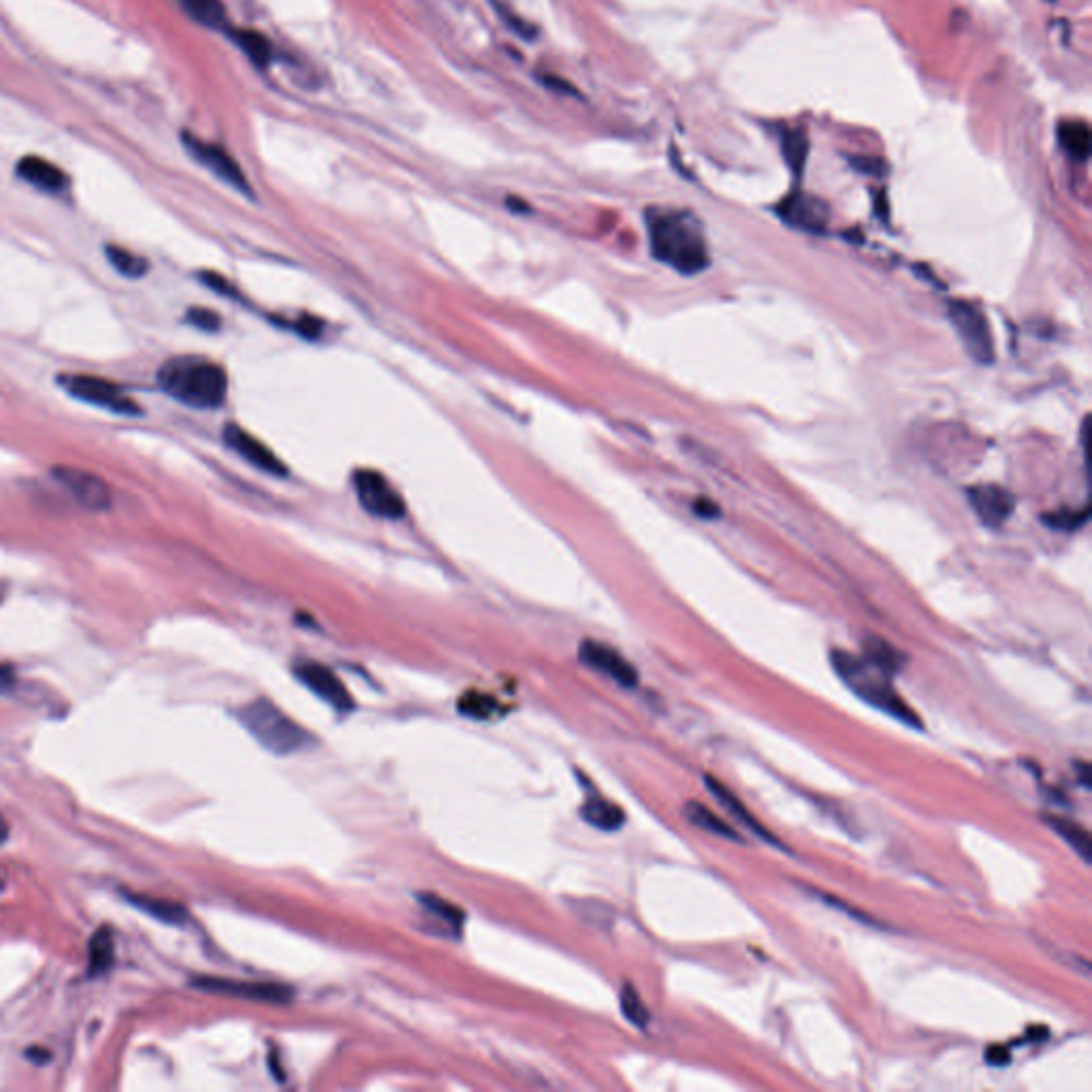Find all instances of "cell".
I'll return each instance as SVG.
<instances>
[{"instance_id": "cell-1", "label": "cell", "mask_w": 1092, "mask_h": 1092, "mask_svg": "<svg viewBox=\"0 0 1092 1092\" xmlns=\"http://www.w3.org/2000/svg\"><path fill=\"white\" fill-rule=\"evenodd\" d=\"M647 228L657 261L666 262L685 275H694L708 267L706 237L694 214L681 210H649Z\"/></svg>"}, {"instance_id": "cell-2", "label": "cell", "mask_w": 1092, "mask_h": 1092, "mask_svg": "<svg viewBox=\"0 0 1092 1092\" xmlns=\"http://www.w3.org/2000/svg\"><path fill=\"white\" fill-rule=\"evenodd\" d=\"M158 385L179 403L214 410L228 394V376L224 367L203 356H175L158 372Z\"/></svg>"}, {"instance_id": "cell-3", "label": "cell", "mask_w": 1092, "mask_h": 1092, "mask_svg": "<svg viewBox=\"0 0 1092 1092\" xmlns=\"http://www.w3.org/2000/svg\"><path fill=\"white\" fill-rule=\"evenodd\" d=\"M831 659L836 674L860 698L916 730L921 728L918 713L892 688V677L881 672L867 657L852 656L847 651L834 649Z\"/></svg>"}, {"instance_id": "cell-4", "label": "cell", "mask_w": 1092, "mask_h": 1092, "mask_svg": "<svg viewBox=\"0 0 1092 1092\" xmlns=\"http://www.w3.org/2000/svg\"><path fill=\"white\" fill-rule=\"evenodd\" d=\"M237 717L244 728L271 753L289 755L314 747V737L306 728L282 713L271 700H255L246 704L244 708H239Z\"/></svg>"}, {"instance_id": "cell-5", "label": "cell", "mask_w": 1092, "mask_h": 1092, "mask_svg": "<svg viewBox=\"0 0 1092 1092\" xmlns=\"http://www.w3.org/2000/svg\"><path fill=\"white\" fill-rule=\"evenodd\" d=\"M60 385L67 389V394L73 395L75 399L105 408L109 412L127 414V416H134L141 412L139 403L125 394L122 387H118L111 380L86 376V374H71V376L67 374L60 378Z\"/></svg>"}, {"instance_id": "cell-6", "label": "cell", "mask_w": 1092, "mask_h": 1092, "mask_svg": "<svg viewBox=\"0 0 1092 1092\" xmlns=\"http://www.w3.org/2000/svg\"><path fill=\"white\" fill-rule=\"evenodd\" d=\"M352 484L356 491V497L361 506L378 517V519H391L397 521L406 515V502L403 497L394 489V484L387 481L380 472L376 470H356L352 474Z\"/></svg>"}, {"instance_id": "cell-7", "label": "cell", "mask_w": 1092, "mask_h": 1092, "mask_svg": "<svg viewBox=\"0 0 1092 1092\" xmlns=\"http://www.w3.org/2000/svg\"><path fill=\"white\" fill-rule=\"evenodd\" d=\"M950 320L968 356L979 365H990L995 361V344L986 316L966 302H956L950 306Z\"/></svg>"}, {"instance_id": "cell-8", "label": "cell", "mask_w": 1092, "mask_h": 1092, "mask_svg": "<svg viewBox=\"0 0 1092 1092\" xmlns=\"http://www.w3.org/2000/svg\"><path fill=\"white\" fill-rule=\"evenodd\" d=\"M184 145H186L188 154L199 165H203L206 169H210L224 184H228L231 188L239 190L242 195H246L250 199L255 197L253 186H250L246 174L242 172L239 163L224 148H220L216 143H210V141H203V139H199V137H195L190 132H184Z\"/></svg>"}, {"instance_id": "cell-9", "label": "cell", "mask_w": 1092, "mask_h": 1092, "mask_svg": "<svg viewBox=\"0 0 1092 1092\" xmlns=\"http://www.w3.org/2000/svg\"><path fill=\"white\" fill-rule=\"evenodd\" d=\"M295 677L306 685L312 694L322 702L333 706L340 715H347L354 708V702L344 683L322 664L316 661H300L295 666Z\"/></svg>"}, {"instance_id": "cell-10", "label": "cell", "mask_w": 1092, "mask_h": 1092, "mask_svg": "<svg viewBox=\"0 0 1092 1092\" xmlns=\"http://www.w3.org/2000/svg\"><path fill=\"white\" fill-rule=\"evenodd\" d=\"M54 477L80 502V506H84L87 510L101 513V510H107L114 502L109 484L87 470L64 466V468H56Z\"/></svg>"}, {"instance_id": "cell-11", "label": "cell", "mask_w": 1092, "mask_h": 1092, "mask_svg": "<svg viewBox=\"0 0 1092 1092\" xmlns=\"http://www.w3.org/2000/svg\"><path fill=\"white\" fill-rule=\"evenodd\" d=\"M578 657L585 666L611 677L612 681H617L621 688H636L638 685L636 668L609 645H602L598 641H583L578 647Z\"/></svg>"}, {"instance_id": "cell-12", "label": "cell", "mask_w": 1092, "mask_h": 1092, "mask_svg": "<svg viewBox=\"0 0 1092 1092\" xmlns=\"http://www.w3.org/2000/svg\"><path fill=\"white\" fill-rule=\"evenodd\" d=\"M222 436H224V442H226L228 448H233L242 459H246L257 470L267 472V474H273V477H286L289 474V468L273 455V450L269 446H265L261 439H257L253 434H248L246 430H242L239 425L228 423L224 427Z\"/></svg>"}, {"instance_id": "cell-13", "label": "cell", "mask_w": 1092, "mask_h": 1092, "mask_svg": "<svg viewBox=\"0 0 1092 1092\" xmlns=\"http://www.w3.org/2000/svg\"><path fill=\"white\" fill-rule=\"evenodd\" d=\"M199 988L208 993H222V995H233V997H244L253 1001H265V1003H289L293 999V988L275 982H233V979H212L203 977L195 982Z\"/></svg>"}, {"instance_id": "cell-14", "label": "cell", "mask_w": 1092, "mask_h": 1092, "mask_svg": "<svg viewBox=\"0 0 1092 1092\" xmlns=\"http://www.w3.org/2000/svg\"><path fill=\"white\" fill-rule=\"evenodd\" d=\"M968 500L977 517L990 527H1001L1015 508L1013 495L997 484H979L968 489Z\"/></svg>"}, {"instance_id": "cell-15", "label": "cell", "mask_w": 1092, "mask_h": 1092, "mask_svg": "<svg viewBox=\"0 0 1092 1092\" xmlns=\"http://www.w3.org/2000/svg\"><path fill=\"white\" fill-rule=\"evenodd\" d=\"M777 212L782 219L786 220L787 224L802 228V231H809V233L824 231V226L829 222V208L820 199L809 197L805 192H798V195H791V197L784 199L779 203Z\"/></svg>"}, {"instance_id": "cell-16", "label": "cell", "mask_w": 1092, "mask_h": 1092, "mask_svg": "<svg viewBox=\"0 0 1092 1092\" xmlns=\"http://www.w3.org/2000/svg\"><path fill=\"white\" fill-rule=\"evenodd\" d=\"M704 786H706V789L715 796V800H717V802H719V805H721L728 813H732V815H735V820H739V822H741L743 826H747L749 831L755 832L762 841H766V843L775 845L777 849H786V845H784V843H782V841H779L773 832L768 831V829H764V826L755 820V815H753V813H749V811L744 809L743 802H741V800H739V798H737V796H735L728 787L724 786L719 779H715V777H711V775H704Z\"/></svg>"}, {"instance_id": "cell-17", "label": "cell", "mask_w": 1092, "mask_h": 1092, "mask_svg": "<svg viewBox=\"0 0 1092 1092\" xmlns=\"http://www.w3.org/2000/svg\"><path fill=\"white\" fill-rule=\"evenodd\" d=\"M15 174L20 175L24 181H28L42 190H47V192H62L69 186L67 174L42 156H24L17 163Z\"/></svg>"}, {"instance_id": "cell-18", "label": "cell", "mask_w": 1092, "mask_h": 1092, "mask_svg": "<svg viewBox=\"0 0 1092 1092\" xmlns=\"http://www.w3.org/2000/svg\"><path fill=\"white\" fill-rule=\"evenodd\" d=\"M580 815L587 824H591L598 831L614 832L625 824L623 809L617 807L611 800H604V798H589L583 805Z\"/></svg>"}, {"instance_id": "cell-19", "label": "cell", "mask_w": 1092, "mask_h": 1092, "mask_svg": "<svg viewBox=\"0 0 1092 1092\" xmlns=\"http://www.w3.org/2000/svg\"><path fill=\"white\" fill-rule=\"evenodd\" d=\"M228 37L235 42V45L250 58V62L259 69H267L273 60V45L271 42L257 33V31H246V28H226Z\"/></svg>"}, {"instance_id": "cell-20", "label": "cell", "mask_w": 1092, "mask_h": 1092, "mask_svg": "<svg viewBox=\"0 0 1092 1092\" xmlns=\"http://www.w3.org/2000/svg\"><path fill=\"white\" fill-rule=\"evenodd\" d=\"M1044 822H1046L1049 829L1056 832L1058 836H1062V838H1065V841H1067V843L1076 849V854H1078V856H1080L1087 865H1091V834H1089V831H1087L1084 826H1080V824H1078V822H1073V820L1060 818V815H1044Z\"/></svg>"}, {"instance_id": "cell-21", "label": "cell", "mask_w": 1092, "mask_h": 1092, "mask_svg": "<svg viewBox=\"0 0 1092 1092\" xmlns=\"http://www.w3.org/2000/svg\"><path fill=\"white\" fill-rule=\"evenodd\" d=\"M1058 141L1062 150L1076 158V161H1087L1091 154V129L1087 122L1080 120H1069L1058 125Z\"/></svg>"}, {"instance_id": "cell-22", "label": "cell", "mask_w": 1092, "mask_h": 1092, "mask_svg": "<svg viewBox=\"0 0 1092 1092\" xmlns=\"http://www.w3.org/2000/svg\"><path fill=\"white\" fill-rule=\"evenodd\" d=\"M683 813H685V818H688L694 826H698V829H702L704 832H711V834H717V836H721V838H730V841H741V836L737 834V831H735L732 826H728V824H726L724 820H719V818H717V815H715L708 807L700 805L696 800H690V802L685 805Z\"/></svg>"}, {"instance_id": "cell-23", "label": "cell", "mask_w": 1092, "mask_h": 1092, "mask_svg": "<svg viewBox=\"0 0 1092 1092\" xmlns=\"http://www.w3.org/2000/svg\"><path fill=\"white\" fill-rule=\"evenodd\" d=\"M179 7L199 24L226 31V9L220 0H177Z\"/></svg>"}, {"instance_id": "cell-24", "label": "cell", "mask_w": 1092, "mask_h": 1092, "mask_svg": "<svg viewBox=\"0 0 1092 1092\" xmlns=\"http://www.w3.org/2000/svg\"><path fill=\"white\" fill-rule=\"evenodd\" d=\"M127 899L131 901L137 909H141L150 918L161 919L165 924H184L188 919L186 909L181 905H177V903H172V901H161V899H150V896H137V894H129Z\"/></svg>"}, {"instance_id": "cell-25", "label": "cell", "mask_w": 1092, "mask_h": 1092, "mask_svg": "<svg viewBox=\"0 0 1092 1092\" xmlns=\"http://www.w3.org/2000/svg\"><path fill=\"white\" fill-rule=\"evenodd\" d=\"M865 657L877 666L881 672L894 677L903 664H905V657L903 654H899L890 643L877 638V636H871L865 641Z\"/></svg>"}, {"instance_id": "cell-26", "label": "cell", "mask_w": 1092, "mask_h": 1092, "mask_svg": "<svg viewBox=\"0 0 1092 1092\" xmlns=\"http://www.w3.org/2000/svg\"><path fill=\"white\" fill-rule=\"evenodd\" d=\"M114 964V937L109 928H101L90 941V975H101Z\"/></svg>"}, {"instance_id": "cell-27", "label": "cell", "mask_w": 1092, "mask_h": 1092, "mask_svg": "<svg viewBox=\"0 0 1092 1092\" xmlns=\"http://www.w3.org/2000/svg\"><path fill=\"white\" fill-rule=\"evenodd\" d=\"M107 259L120 275H125L129 280L143 278L150 269V262L145 261L143 257L134 255L127 248H120V246H107Z\"/></svg>"}, {"instance_id": "cell-28", "label": "cell", "mask_w": 1092, "mask_h": 1092, "mask_svg": "<svg viewBox=\"0 0 1092 1092\" xmlns=\"http://www.w3.org/2000/svg\"><path fill=\"white\" fill-rule=\"evenodd\" d=\"M621 1013L625 1015L627 1022H632L638 1029H645L651 1020L649 1009L645 1007L641 995L636 993V988L632 984H625L621 990Z\"/></svg>"}, {"instance_id": "cell-29", "label": "cell", "mask_w": 1092, "mask_h": 1092, "mask_svg": "<svg viewBox=\"0 0 1092 1092\" xmlns=\"http://www.w3.org/2000/svg\"><path fill=\"white\" fill-rule=\"evenodd\" d=\"M807 152H809V141L805 132L787 131L784 134V158L794 174L798 175L805 169Z\"/></svg>"}, {"instance_id": "cell-30", "label": "cell", "mask_w": 1092, "mask_h": 1092, "mask_svg": "<svg viewBox=\"0 0 1092 1092\" xmlns=\"http://www.w3.org/2000/svg\"><path fill=\"white\" fill-rule=\"evenodd\" d=\"M1087 521H1089V510H1069V508L1056 510L1044 517V524L1049 525L1052 529H1065V531H1073Z\"/></svg>"}, {"instance_id": "cell-31", "label": "cell", "mask_w": 1092, "mask_h": 1092, "mask_svg": "<svg viewBox=\"0 0 1092 1092\" xmlns=\"http://www.w3.org/2000/svg\"><path fill=\"white\" fill-rule=\"evenodd\" d=\"M421 903H423V907H425L430 914H434L436 918L444 919V921H446V924H450V926H461V921H463V914H461L455 905H450V903H446V901H442V899H437V896H427V894H423V896H421Z\"/></svg>"}, {"instance_id": "cell-32", "label": "cell", "mask_w": 1092, "mask_h": 1092, "mask_svg": "<svg viewBox=\"0 0 1092 1092\" xmlns=\"http://www.w3.org/2000/svg\"><path fill=\"white\" fill-rule=\"evenodd\" d=\"M459 711L463 715L474 717V719H489L497 711V704H495V700L489 698V696L468 694V696H463L461 702H459Z\"/></svg>"}, {"instance_id": "cell-33", "label": "cell", "mask_w": 1092, "mask_h": 1092, "mask_svg": "<svg viewBox=\"0 0 1092 1092\" xmlns=\"http://www.w3.org/2000/svg\"><path fill=\"white\" fill-rule=\"evenodd\" d=\"M186 320L190 325H195L197 329L208 331V333H214V331H219L220 329L219 314L212 312V309H206V307H192V309H188Z\"/></svg>"}, {"instance_id": "cell-34", "label": "cell", "mask_w": 1092, "mask_h": 1092, "mask_svg": "<svg viewBox=\"0 0 1092 1092\" xmlns=\"http://www.w3.org/2000/svg\"><path fill=\"white\" fill-rule=\"evenodd\" d=\"M986 1060L988 1065H995V1067H1006L1011 1060V1052L1007 1046H990L986 1049Z\"/></svg>"}, {"instance_id": "cell-35", "label": "cell", "mask_w": 1092, "mask_h": 1092, "mask_svg": "<svg viewBox=\"0 0 1092 1092\" xmlns=\"http://www.w3.org/2000/svg\"><path fill=\"white\" fill-rule=\"evenodd\" d=\"M320 329H322V322H320V320H316V318H312V316H304V318L297 322V331H300L304 338H309V340L318 338V336H320Z\"/></svg>"}, {"instance_id": "cell-36", "label": "cell", "mask_w": 1092, "mask_h": 1092, "mask_svg": "<svg viewBox=\"0 0 1092 1092\" xmlns=\"http://www.w3.org/2000/svg\"><path fill=\"white\" fill-rule=\"evenodd\" d=\"M540 80H542V84H544V86L551 87V90H557V92H564V94H576V90H574V86H572V84H568V82H562L560 78H553V75H544V78H540Z\"/></svg>"}, {"instance_id": "cell-37", "label": "cell", "mask_w": 1092, "mask_h": 1092, "mask_svg": "<svg viewBox=\"0 0 1092 1092\" xmlns=\"http://www.w3.org/2000/svg\"><path fill=\"white\" fill-rule=\"evenodd\" d=\"M694 508H696V513H698L700 517H704V519H715V517H719V508H717L713 502H708V500H698Z\"/></svg>"}, {"instance_id": "cell-38", "label": "cell", "mask_w": 1092, "mask_h": 1092, "mask_svg": "<svg viewBox=\"0 0 1092 1092\" xmlns=\"http://www.w3.org/2000/svg\"><path fill=\"white\" fill-rule=\"evenodd\" d=\"M1048 1035H1049V1031H1048V1029H1046V1026H1031V1029H1029V1031H1026V1035H1024V1040H1026V1042H1029V1044H1037V1042H1042V1040H1046V1037H1048Z\"/></svg>"}, {"instance_id": "cell-39", "label": "cell", "mask_w": 1092, "mask_h": 1092, "mask_svg": "<svg viewBox=\"0 0 1092 1092\" xmlns=\"http://www.w3.org/2000/svg\"><path fill=\"white\" fill-rule=\"evenodd\" d=\"M1076 766H1078V773H1080L1082 787H1087V789H1089V787H1091V768H1089V764H1087V762H1078Z\"/></svg>"}, {"instance_id": "cell-40", "label": "cell", "mask_w": 1092, "mask_h": 1092, "mask_svg": "<svg viewBox=\"0 0 1092 1092\" xmlns=\"http://www.w3.org/2000/svg\"><path fill=\"white\" fill-rule=\"evenodd\" d=\"M508 208L515 212H529V208L525 206L524 201H517V199H508Z\"/></svg>"}, {"instance_id": "cell-41", "label": "cell", "mask_w": 1092, "mask_h": 1092, "mask_svg": "<svg viewBox=\"0 0 1092 1092\" xmlns=\"http://www.w3.org/2000/svg\"><path fill=\"white\" fill-rule=\"evenodd\" d=\"M7 834H9V829H7V822H4V818H2V815H0V845H2V843H4V838H7Z\"/></svg>"}, {"instance_id": "cell-42", "label": "cell", "mask_w": 1092, "mask_h": 1092, "mask_svg": "<svg viewBox=\"0 0 1092 1092\" xmlns=\"http://www.w3.org/2000/svg\"><path fill=\"white\" fill-rule=\"evenodd\" d=\"M1048 2H1054V0H1048Z\"/></svg>"}]
</instances>
